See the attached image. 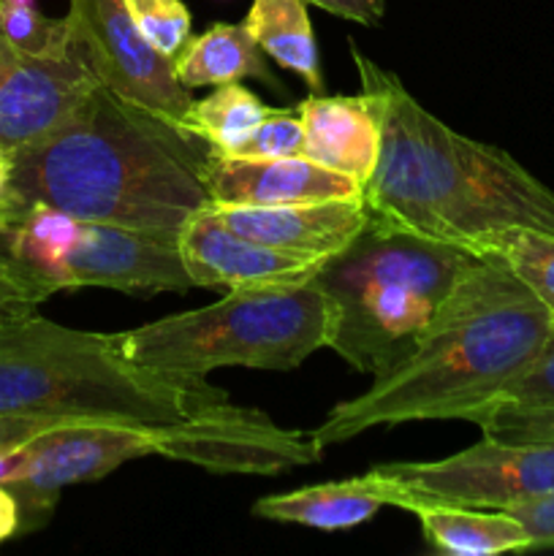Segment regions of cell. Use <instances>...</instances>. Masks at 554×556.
I'll list each match as a JSON object with an SVG mask.
<instances>
[{
	"label": "cell",
	"mask_w": 554,
	"mask_h": 556,
	"mask_svg": "<svg viewBox=\"0 0 554 556\" xmlns=\"http://www.w3.org/2000/svg\"><path fill=\"white\" fill-rule=\"evenodd\" d=\"M380 117V155L362 185L369 217L483 258L508 228L554 233V190L494 144L467 139L424 109L391 71L351 47Z\"/></svg>",
	"instance_id": "cell-1"
},
{
	"label": "cell",
	"mask_w": 554,
	"mask_h": 556,
	"mask_svg": "<svg viewBox=\"0 0 554 556\" xmlns=\"http://www.w3.org/2000/svg\"><path fill=\"white\" fill-rule=\"evenodd\" d=\"M552 315L503 261L478 258L413 351L364 394L337 402L310 434L326 451L375 427L473 421L530 367Z\"/></svg>",
	"instance_id": "cell-2"
},
{
	"label": "cell",
	"mask_w": 554,
	"mask_h": 556,
	"mask_svg": "<svg viewBox=\"0 0 554 556\" xmlns=\"http://www.w3.org/2000/svg\"><path fill=\"white\" fill-rule=\"evenodd\" d=\"M212 150L185 125L98 85L63 128L11 152L5 193L85 223L179 233L212 206Z\"/></svg>",
	"instance_id": "cell-3"
},
{
	"label": "cell",
	"mask_w": 554,
	"mask_h": 556,
	"mask_svg": "<svg viewBox=\"0 0 554 556\" xmlns=\"http://www.w3.org/2000/svg\"><path fill=\"white\" fill-rule=\"evenodd\" d=\"M226 402L206 378L128 358L117 334L60 326L33 313L0 324V413L166 429Z\"/></svg>",
	"instance_id": "cell-4"
},
{
	"label": "cell",
	"mask_w": 554,
	"mask_h": 556,
	"mask_svg": "<svg viewBox=\"0 0 554 556\" xmlns=\"http://www.w3.org/2000/svg\"><path fill=\"white\" fill-rule=\"evenodd\" d=\"M476 261L467 250L369 217L362 233L310 280L335 309L329 348L358 372H389Z\"/></svg>",
	"instance_id": "cell-5"
},
{
	"label": "cell",
	"mask_w": 554,
	"mask_h": 556,
	"mask_svg": "<svg viewBox=\"0 0 554 556\" xmlns=\"http://www.w3.org/2000/svg\"><path fill=\"white\" fill-rule=\"evenodd\" d=\"M329 296L304 286L228 291L210 307L168 315L117 334L128 358L163 372L206 378L223 367L297 369L329 348Z\"/></svg>",
	"instance_id": "cell-6"
},
{
	"label": "cell",
	"mask_w": 554,
	"mask_h": 556,
	"mask_svg": "<svg viewBox=\"0 0 554 556\" xmlns=\"http://www.w3.org/2000/svg\"><path fill=\"white\" fill-rule=\"evenodd\" d=\"M373 472L402 510L427 503L508 510L554 494V443H505L483 434L445 459L389 462Z\"/></svg>",
	"instance_id": "cell-7"
},
{
	"label": "cell",
	"mask_w": 554,
	"mask_h": 556,
	"mask_svg": "<svg viewBox=\"0 0 554 556\" xmlns=\"http://www.w3.org/2000/svg\"><path fill=\"white\" fill-rule=\"evenodd\" d=\"M155 432L130 424L79 421L25 443V472L9 483L20 503V535H30L52 519L63 489L101 481L128 462L155 456Z\"/></svg>",
	"instance_id": "cell-8"
},
{
	"label": "cell",
	"mask_w": 554,
	"mask_h": 556,
	"mask_svg": "<svg viewBox=\"0 0 554 556\" xmlns=\"http://www.w3.org/2000/svg\"><path fill=\"white\" fill-rule=\"evenodd\" d=\"M155 456L190 462L210 472L277 476L315 465L324 448L310 432L277 427L266 413L226 402L204 407L177 427L158 429Z\"/></svg>",
	"instance_id": "cell-9"
},
{
	"label": "cell",
	"mask_w": 554,
	"mask_h": 556,
	"mask_svg": "<svg viewBox=\"0 0 554 556\" xmlns=\"http://www.w3.org/2000/svg\"><path fill=\"white\" fill-rule=\"evenodd\" d=\"M65 20L103 87L182 123L193 103L190 90L177 81L174 63L161 58L136 30L125 0H71Z\"/></svg>",
	"instance_id": "cell-10"
},
{
	"label": "cell",
	"mask_w": 554,
	"mask_h": 556,
	"mask_svg": "<svg viewBox=\"0 0 554 556\" xmlns=\"http://www.w3.org/2000/svg\"><path fill=\"white\" fill-rule=\"evenodd\" d=\"M101 85L79 43L27 54L0 36V147L25 150L63 128Z\"/></svg>",
	"instance_id": "cell-11"
},
{
	"label": "cell",
	"mask_w": 554,
	"mask_h": 556,
	"mask_svg": "<svg viewBox=\"0 0 554 556\" xmlns=\"http://www.w3.org/2000/svg\"><path fill=\"white\" fill-rule=\"evenodd\" d=\"M68 291L112 288V291L152 296L163 291H190L188 269L177 231L81 223V237L65 258Z\"/></svg>",
	"instance_id": "cell-12"
},
{
	"label": "cell",
	"mask_w": 554,
	"mask_h": 556,
	"mask_svg": "<svg viewBox=\"0 0 554 556\" xmlns=\"http://www.w3.org/2000/svg\"><path fill=\"white\" fill-rule=\"evenodd\" d=\"M179 250L196 288H228V291L304 286L318 275L326 261L253 242L231 231L212 212V206L185 223L179 231Z\"/></svg>",
	"instance_id": "cell-13"
},
{
	"label": "cell",
	"mask_w": 554,
	"mask_h": 556,
	"mask_svg": "<svg viewBox=\"0 0 554 556\" xmlns=\"http://www.w3.org/2000/svg\"><path fill=\"white\" fill-rule=\"evenodd\" d=\"M206 193L212 206H280L348 199L362 193V185L307 155L248 157L212 150Z\"/></svg>",
	"instance_id": "cell-14"
},
{
	"label": "cell",
	"mask_w": 554,
	"mask_h": 556,
	"mask_svg": "<svg viewBox=\"0 0 554 556\" xmlns=\"http://www.w3.org/2000/svg\"><path fill=\"white\" fill-rule=\"evenodd\" d=\"M212 212L231 231L253 242L307 258L337 255L362 233L369 220L362 193L280 206H212Z\"/></svg>",
	"instance_id": "cell-15"
},
{
	"label": "cell",
	"mask_w": 554,
	"mask_h": 556,
	"mask_svg": "<svg viewBox=\"0 0 554 556\" xmlns=\"http://www.w3.org/2000/svg\"><path fill=\"white\" fill-rule=\"evenodd\" d=\"M304 125V155L320 166L367 182L380 155V117L367 96L315 92L297 106Z\"/></svg>",
	"instance_id": "cell-16"
},
{
	"label": "cell",
	"mask_w": 554,
	"mask_h": 556,
	"mask_svg": "<svg viewBox=\"0 0 554 556\" xmlns=\"http://www.w3.org/2000/svg\"><path fill=\"white\" fill-rule=\"evenodd\" d=\"M389 503V492L375 472L345 478V481L315 483L286 494L255 500L253 514L266 521L299 525L320 532H345L362 527Z\"/></svg>",
	"instance_id": "cell-17"
},
{
	"label": "cell",
	"mask_w": 554,
	"mask_h": 556,
	"mask_svg": "<svg viewBox=\"0 0 554 556\" xmlns=\"http://www.w3.org/2000/svg\"><path fill=\"white\" fill-rule=\"evenodd\" d=\"M429 548L443 556H498L532 552L530 532L508 510L427 503L411 508Z\"/></svg>",
	"instance_id": "cell-18"
},
{
	"label": "cell",
	"mask_w": 554,
	"mask_h": 556,
	"mask_svg": "<svg viewBox=\"0 0 554 556\" xmlns=\"http://www.w3.org/2000/svg\"><path fill=\"white\" fill-rule=\"evenodd\" d=\"M174 76L185 90L231 85L250 76L277 87L275 74L266 65L264 49L255 43L244 22L239 25L215 22L201 36H190V41L174 60Z\"/></svg>",
	"instance_id": "cell-19"
},
{
	"label": "cell",
	"mask_w": 554,
	"mask_h": 556,
	"mask_svg": "<svg viewBox=\"0 0 554 556\" xmlns=\"http://www.w3.org/2000/svg\"><path fill=\"white\" fill-rule=\"evenodd\" d=\"M307 5V0H253L244 27L266 58L302 76L313 92H324V71Z\"/></svg>",
	"instance_id": "cell-20"
},
{
	"label": "cell",
	"mask_w": 554,
	"mask_h": 556,
	"mask_svg": "<svg viewBox=\"0 0 554 556\" xmlns=\"http://www.w3.org/2000/svg\"><path fill=\"white\" fill-rule=\"evenodd\" d=\"M269 114H275V109L266 106L248 87L231 81V85H217L210 96L190 103L179 125L210 141L217 152L234 155Z\"/></svg>",
	"instance_id": "cell-21"
},
{
	"label": "cell",
	"mask_w": 554,
	"mask_h": 556,
	"mask_svg": "<svg viewBox=\"0 0 554 556\" xmlns=\"http://www.w3.org/2000/svg\"><path fill=\"white\" fill-rule=\"evenodd\" d=\"M483 258L503 261L554 313V233L508 228L487 244Z\"/></svg>",
	"instance_id": "cell-22"
},
{
	"label": "cell",
	"mask_w": 554,
	"mask_h": 556,
	"mask_svg": "<svg viewBox=\"0 0 554 556\" xmlns=\"http://www.w3.org/2000/svg\"><path fill=\"white\" fill-rule=\"evenodd\" d=\"M0 36L27 54L54 52L74 43L68 20L41 14L36 0H0Z\"/></svg>",
	"instance_id": "cell-23"
},
{
	"label": "cell",
	"mask_w": 554,
	"mask_h": 556,
	"mask_svg": "<svg viewBox=\"0 0 554 556\" xmlns=\"http://www.w3.org/2000/svg\"><path fill=\"white\" fill-rule=\"evenodd\" d=\"M136 30L168 63L177 60L190 41V11L182 0H125Z\"/></svg>",
	"instance_id": "cell-24"
},
{
	"label": "cell",
	"mask_w": 554,
	"mask_h": 556,
	"mask_svg": "<svg viewBox=\"0 0 554 556\" xmlns=\"http://www.w3.org/2000/svg\"><path fill=\"white\" fill-rule=\"evenodd\" d=\"M473 424L505 443H554V407H487Z\"/></svg>",
	"instance_id": "cell-25"
},
{
	"label": "cell",
	"mask_w": 554,
	"mask_h": 556,
	"mask_svg": "<svg viewBox=\"0 0 554 556\" xmlns=\"http://www.w3.org/2000/svg\"><path fill=\"white\" fill-rule=\"evenodd\" d=\"M489 407H554V315L546 340L530 367Z\"/></svg>",
	"instance_id": "cell-26"
},
{
	"label": "cell",
	"mask_w": 554,
	"mask_h": 556,
	"mask_svg": "<svg viewBox=\"0 0 554 556\" xmlns=\"http://www.w3.org/2000/svg\"><path fill=\"white\" fill-rule=\"evenodd\" d=\"M228 155V152H226ZM234 155L282 157L304 155V125L297 109H275Z\"/></svg>",
	"instance_id": "cell-27"
},
{
	"label": "cell",
	"mask_w": 554,
	"mask_h": 556,
	"mask_svg": "<svg viewBox=\"0 0 554 556\" xmlns=\"http://www.w3.org/2000/svg\"><path fill=\"white\" fill-rule=\"evenodd\" d=\"M65 424H79L76 418L58 416H20V413H0V448H20L33 438Z\"/></svg>",
	"instance_id": "cell-28"
},
{
	"label": "cell",
	"mask_w": 554,
	"mask_h": 556,
	"mask_svg": "<svg viewBox=\"0 0 554 556\" xmlns=\"http://www.w3.org/2000/svg\"><path fill=\"white\" fill-rule=\"evenodd\" d=\"M530 532L532 548H554V494L508 508Z\"/></svg>",
	"instance_id": "cell-29"
},
{
	"label": "cell",
	"mask_w": 554,
	"mask_h": 556,
	"mask_svg": "<svg viewBox=\"0 0 554 556\" xmlns=\"http://www.w3.org/2000/svg\"><path fill=\"white\" fill-rule=\"evenodd\" d=\"M307 3L367 27L380 25L386 16V0H307Z\"/></svg>",
	"instance_id": "cell-30"
},
{
	"label": "cell",
	"mask_w": 554,
	"mask_h": 556,
	"mask_svg": "<svg viewBox=\"0 0 554 556\" xmlns=\"http://www.w3.org/2000/svg\"><path fill=\"white\" fill-rule=\"evenodd\" d=\"M38 307L36 296L5 269H0V324L16 318V315L33 313Z\"/></svg>",
	"instance_id": "cell-31"
},
{
	"label": "cell",
	"mask_w": 554,
	"mask_h": 556,
	"mask_svg": "<svg viewBox=\"0 0 554 556\" xmlns=\"http://www.w3.org/2000/svg\"><path fill=\"white\" fill-rule=\"evenodd\" d=\"M20 527H22L20 503H16L14 492L0 483V543H5L9 538L20 535Z\"/></svg>",
	"instance_id": "cell-32"
},
{
	"label": "cell",
	"mask_w": 554,
	"mask_h": 556,
	"mask_svg": "<svg viewBox=\"0 0 554 556\" xmlns=\"http://www.w3.org/2000/svg\"><path fill=\"white\" fill-rule=\"evenodd\" d=\"M27 465V448L20 445V448H0V483L9 486V483L20 481L22 472H25Z\"/></svg>",
	"instance_id": "cell-33"
},
{
	"label": "cell",
	"mask_w": 554,
	"mask_h": 556,
	"mask_svg": "<svg viewBox=\"0 0 554 556\" xmlns=\"http://www.w3.org/2000/svg\"><path fill=\"white\" fill-rule=\"evenodd\" d=\"M11 152H5L3 147H0V193H5V188H9L11 182Z\"/></svg>",
	"instance_id": "cell-34"
}]
</instances>
